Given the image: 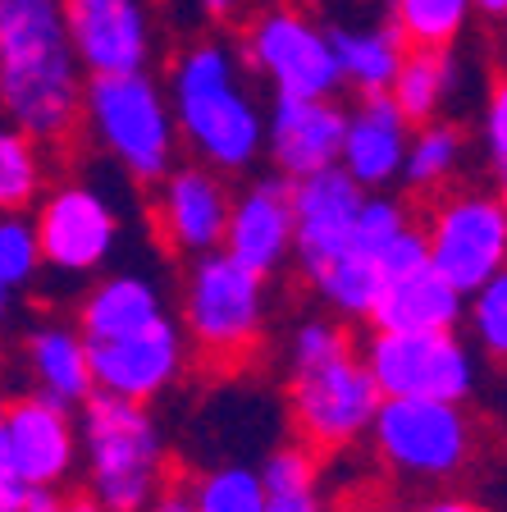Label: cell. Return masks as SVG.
<instances>
[{
	"instance_id": "6da1fadb",
	"label": "cell",
	"mask_w": 507,
	"mask_h": 512,
	"mask_svg": "<svg viewBox=\"0 0 507 512\" xmlns=\"http://www.w3.org/2000/svg\"><path fill=\"white\" fill-rule=\"evenodd\" d=\"M0 115L42 147L78 138L83 83L60 0H0Z\"/></svg>"
},
{
	"instance_id": "7a4b0ae2",
	"label": "cell",
	"mask_w": 507,
	"mask_h": 512,
	"mask_svg": "<svg viewBox=\"0 0 507 512\" xmlns=\"http://www.w3.org/2000/svg\"><path fill=\"white\" fill-rule=\"evenodd\" d=\"M169 110L179 138L215 174H243L265 151V115L256 106L238 51L224 42H197L174 60Z\"/></svg>"
},
{
	"instance_id": "3957f363",
	"label": "cell",
	"mask_w": 507,
	"mask_h": 512,
	"mask_svg": "<svg viewBox=\"0 0 507 512\" xmlns=\"http://www.w3.org/2000/svg\"><path fill=\"white\" fill-rule=\"evenodd\" d=\"M78 458L106 512H142L165 490V435L147 403L92 394L78 407Z\"/></svg>"
},
{
	"instance_id": "277c9868",
	"label": "cell",
	"mask_w": 507,
	"mask_h": 512,
	"mask_svg": "<svg viewBox=\"0 0 507 512\" xmlns=\"http://www.w3.org/2000/svg\"><path fill=\"white\" fill-rule=\"evenodd\" d=\"M183 339L211 366H247L270 325V279L238 266L229 252L192 256L179 302Z\"/></svg>"
},
{
	"instance_id": "5b68a950",
	"label": "cell",
	"mask_w": 507,
	"mask_h": 512,
	"mask_svg": "<svg viewBox=\"0 0 507 512\" xmlns=\"http://www.w3.org/2000/svg\"><path fill=\"white\" fill-rule=\"evenodd\" d=\"M83 124L133 183H160L179 156L169 96L147 74H92L83 83Z\"/></svg>"
},
{
	"instance_id": "8992f818",
	"label": "cell",
	"mask_w": 507,
	"mask_h": 512,
	"mask_svg": "<svg viewBox=\"0 0 507 512\" xmlns=\"http://www.w3.org/2000/svg\"><path fill=\"white\" fill-rule=\"evenodd\" d=\"M370 444L380 462L402 480L439 485L471 467L476 458V421L466 403H430V398H380L370 421Z\"/></svg>"
},
{
	"instance_id": "52a82bcc",
	"label": "cell",
	"mask_w": 507,
	"mask_h": 512,
	"mask_svg": "<svg viewBox=\"0 0 507 512\" xmlns=\"http://www.w3.org/2000/svg\"><path fill=\"white\" fill-rule=\"evenodd\" d=\"M380 398H430V403H466L476 394V352L457 330L398 334L375 330L361 348Z\"/></svg>"
},
{
	"instance_id": "ba28073f",
	"label": "cell",
	"mask_w": 507,
	"mask_h": 512,
	"mask_svg": "<svg viewBox=\"0 0 507 512\" xmlns=\"http://www.w3.org/2000/svg\"><path fill=\"white\" fill-rule=\"evenodd\" d=\"M375 407L380 389L361 362V348L311 371H288V421L297 444H307L311 453H338L366 439Z\"/></svg>"
},
{
	"instance_id": "9c48e42d",
	"label": "cell",
	"mask_w": 507,
	"mask_h": 512,
	"mask_svg": "<svg viewBox=\"0 0 507 512\" xmlns=\"http://www.w3.org/2000/svg\"><path fill=\"white\" fill-rule=\"evenodd\" d=\"M430 266L457 288L476 293L489 275L507 266V211L494 192L457 188L434 197L421 224Z\"/></svg>"
},
{
	"instance_id": "30bf717a",
	"label": "cell",
	"mask_w": 507,
	"mask_h": 512,
	"mask_svg": "<svg viewBox=\"0 0 507 512\" xmlns=\"http://www.w3.org/2000/svg\"><path fill=\"white\" fill-rule=\"evenodd\" d=\"M243 69L265 74L275 96H334L338 64L325 28L307 19L297 5H265L243 28Z\"/></svg>"
},
{
	"instance_id": "8fae6325",
	"label": "cell",
	"mask_w": 507,
	"mask_h": 512,
	"mask_svg": "<svg viewBox=\"0 0 507 512\" xmlns=\"http://www.w3.org/2000/svg\"><path fill=\"white\" fill-rule=\"evenodd\" d=\"M32 229H37V243H42V266L64 279L101 275L119 243L115 206L92 183L78 179H64L46 197H37Z\"/></svg>"
},
{
	"instance_id": "7c38bea8",
	"label": "cell",
	"mask_w": 507,
	"mask_h": 512,
	"mask_svg": "<svg viewBox=\"0 0 507 512\" xmlns=\"http://www.w3.org/2000/svg\"><path fill=\"white\" fill-rule=\"evenodd\" d=\"M87 357H92L96 394L151 407L165 389L179 384L183 366H188V339H183L179 320L165 311L160 320H151V325H142L133 334L87 343Z\"/></svg>"
},
{
	"instance_id": "4fadbf2b",
	"label": "cell",
	"mask_w": 507,
	"mask_h": 512,
	"mask_svg": "<svg viewBox=\"0 0 507 512\" xmlns=\"http://www.w3.org/2000/svg\"><path fill=\"white\" fill-rule=\"evenodd\" d=\"M0 458L28 485H64L78 471V416L55 398L28 394L5 403L0 421Z\"/></svg>"
},
{
	"instance_id": "5bb4252c",
	"label": "cell",
	"mask_w": 507,
	"mask_h": 512,
	"mask_svg": "<svg viewBox=\"0 0 507 512\" xmlns=\"http://www.w3.org/2000/svg\"><path fill=\"white\" fill-rule=\"evenodd\" d=\"M151 224L169 256H206L220 252L224 224H229V188L206 165H174L160 183H151Z\"/></svg>"
},
{
	"instance_id": "9a60e30c",
	"label": "cell",
	"mask_w": 507,
	"mask_h": 512,
	"mask_svg": "<svg viewBox=\"0 0 507 512\" xmlns=\"http://www.w3.org/2000/svg\"><path fill=\"white\" fill-rule=\"evenodd\" d=\"M348 110L334 96H275L265 115V156L279 179L297 183L320 170H334L343 151Z\"/></svg>"
},
{
	"instance_id": "2e32d148",
	"label": "cell",
	"mask_w": 507,
	"mask_h": 512,
	"mask_svg": "<svg viewBox=\"0 0 507 512\" xmlns=\"http://www.w3.org/2000/svg\"><path fill=\"white\" fill-rule=\"evenodd\" d=\"M64 32L87 74H142L151 28L142 0H60Z\"/></svg>"
},
{
	"instance_id": "e0dca14e",
	"label": "cell",
	"mask_w": 507,
	"mask_h": 512,
	"mask_svg": "<svg viewBox=\"0 0 507 512\" xmlns=\"http://www.w3.org/2000/svg\"><path fill=\"white\" fill-rule=\"evenodd\" d=\"M220 252H229L238 266L256 275H279L293 261V183L279 174L247 183L229 202Z\"/></svg>"
},
{
	"instance_id": "ac0fdd59",
	"label": "cell",
	"mask_w": 507,
	"mask_h": 512,
	"mask_svg": "<svg viewBox=\"0 0 507 512\" xmlns=\"http://www.w3.org/2000/svg\"><path fill=\"white\" fill-rule=\"evenodd\" d=\"M361 202H366V188H357L338 165L293 183V256L302 279L348 252Z\"/></svg>"
},
{
	"instance_id": "d6986e66",
	"label": "cell",
	"mask_w": 507,
	"mask_h": 512,
	"mask_svg": "<svg viewBox=\"0 0 507 512\" xmlns=\"http://www.w3.org/2000/svg\"><path fill=\"white\" fill-rule=\"evenodd\" d=\"M412 142V124L398 115L389 92L357 96L343 124V151H338V170L348 174L357 188L380 192L402 174V156Z\"/></svg>"
},
{
	"instance_id": "ffe728a7",
	"label": "cell",
	"mask_w": 507,
	"mask_h": 512,
	"mask_svg": "<svg viewBox=\"0 0 507 512\" xmlns=\"http://www.w3.org/2000/svg\"><path fill=\"white\" fill-rule=\"evenodd\" d=\"M466 293H457L439 270L425 261L416 270L384 279L380 298L370 307V330H398V334H425V330H462Z\"/></svg>"
},
{
	"instance_id": "44dd1931",
	"label": "cell",
	"mask_w": 507,
	"mask_h": 512,
	"mask_svg": "<svg viewBox=\"0 0 507 512\" xmlns=\"http://www.w3.org/2000/svg\"><path fill=\"white\" fill-rule=\"evenodd\" d=\"M23 371H28L37 394L55 398L64 407H83L96 394L87 339L69 320H37L23 334Z\"/></svg>"
},
{
	"instance_id": "7402d4cb",
	"label": "cell",
	"mask_w": 507,
	"mask_h": 512,
	"mask_svg": "<svg viewBox=\"0 0 507 512\" xmlns=\"http://www.w3.org/2000/svg\"><path fill=\"white\" fill-rule=\"evenodd\" d=\"M160 316H165V298H160L156 279L133 275V270H110L83 293L74 325L87 343H101L142 330V325H151Z\"/></svg>"
},
{
	"instance_id": "603a6c76",
	"label": "cell",
	"mask_w": 507,
	"mask_h": 512,
	"mask_svg": "<svg viewBox=\"0 0 507 512\" xmlns=\"http://www.w3.org/2000/svg\"><path fill=\"white\" fill-rule=\"evenodd\" d=\"M325 37H329V51H334L338 78L357 87V96L389 92L393 74H398V64H402V51H407L389 23H375V28L334 23Z\"/></svg>"
},
{
	"instance_id": "cb8c5ba5",
	"label": "cell",
	"mask_w": 507,
	"mask_h": 512,
	"mask_svg": "<svg viewBox=\"0 0 507 512\" xmlns=\"http://www.w3.org/2000/svg\"><path fill=\"white\" fill-rule=\"evenodd\" d=\"M457 83V64L453 51H430V46H407L402 51L398 74L389 83V101L398 106V115L407 119L412 128L439 119L448 92Z\"/></svg>"
},
{
	"instance_id": "d4e9b609",
	"label": "cell",
	"mask_w": 507,
	"mask_h": 512,
	"mask_svg": "<svg viewBox=\"0 0 507 512\" xmlns=\"http://www.w3.org/2000/svg\"><path fill=\"white\" fill-rule=\"evenodd\" d=\"M466 156V128L453 119H430V124L412 128V142H407V156H402V174L412 192H444L453 183V174L462 170Z\"/></svg>"
},
{
	"instance_id": "484cf974",
	"label": "cell",
	"mask_w": 507,
	"mask_h": 512,
	"mask_svg": "<svg viewBox=\"0 0 507 512\" xmlns=\"http://www.w3.org/2000/svg\"><path fill=\"white\" fill-rule=\"evenodd\" d=\"M307 284L316 288L320 302L338 320H370V307H375V298L384 288V270H380V256L343 252L329 266H320Z\"/></svg>"
},
{
	"instance_id": "4316f807",
	"label": "cell",
	"mask_w": 507,
	"mask_h": 512,
	"mask_svg": "<svg viewBox=\"0 0 507 512\" xmlns=\"http://www.w3.org/2000/svg\"><path fill=\"white\" fill-rule=\"evenodd\" d=\"M261 485H265V512H325L320 503V467L316 453L307 444H279L265 453L261 467Z\"/></svg>"
},
{
	"instance_id": "83f0119b",
	"label": "cell",
	"mask_w": 507,
	"mask_h": 512,
	"mask_svg": "<svg viewBox=\"0 0 507 512\" xmlns=\"http://www.w3.org/2000/svg\"><path fill=\"white\" fill-rule=\"evenodd\" d=\"M471 19V0H393L389 28L402 46H430V51H453Z\"/></svg>"
},
{
	"instance_id": "f1b7e54d",
	"label": "cell",
	"mask_w": 507,
	"mask_h": 512,
	"mask_svg": "<svg viewBox=\"0 0 507 512\" xmlns=\"http://www.w3.org/2000/svg\"><path fill=\"white\" fill-rule=\"evenodd\" d=\"M42 188H46L42 142L28 138L14 124H0V215L32 211Z\"/></svg>"
},
{
	"instance_id": "f546056e",
	"label": "cell",
	"mask_w": 507,
	"mask_h": 512,
	"mask_svg": "<svg viewBox=\"0 0 507 512\" xmlns=\"http://www.w3.org/2000/svg\"><path fill=\"white\" fill-rule=\"evenodd\" d=\"M192 512H265L261 471L247 462H220L188 485Z\"/></svg>"
},
{
	"instance_id": "4dcf8cb0",
	"label": "cell",
	"mask_w": 507,
	"mask_h": 512,
	"mask_svg": "<svg viewBox=\"0 0 507 512\" xmlns=\"http://www.w3.org/2000/svg\"><path fill=\"white\" fill-rule=\"evenodd\" d=\"M462 325L471 330L476 348L489 362L507 366V266L498 275H489L476 293H466V316Z\"/></svg>"
},
{
	"instance_id": "1f68e13d",
	"label": "cell",
	"mask_w": 507,
	"mask_h": 512,
	"mask_svg": "<svg viewBox=\"0 0 507 512\" xmlns=\"http://www.w3.org/2000/svg\"><path fill=\"white\" fill-rule=\"evenodd\" d=\"M42 243H37V229H32L28 211H10L0 215V284L19 293V288L37 284L42 275Z\"/></svg>"
},
{
	"instance_id": "d6a6232c",
	"label": "cell",
	"mask_w": 507,
	"mask_h": 512,
	"mask_svg": "<svg viewBox=\"0 0 507 512\" xmlns=\"http://www.w3.org/2000/svg\"><path fill=\"white\" fill-rule=\"evenodd\" d=\"M357 352V339L338 316H307L288 339V371H311V366H325L334 357H348Z\"/></svg>"
},
{
	"instance_id": "836d02e7",
	"label": "cell",
	"mask_w": 507,
	"mask_h": 512,
	"mask_svg": "<svg viewBox=\"0 0 507 512\" xmlns=\"http://www.w3.org/2000/svg\"><path fill=\"white\" fill-rule=\"evenodd\" d=\"M412 224L416 220L407 215V206H402L398 197H389V192H366V202H361V211H357V224H352L348 252L380 256L384 247H389L402 229H412Z\"/></svg>"
},
{
	"instance_id": "e575fe53",
	"label": "cell",
	"mask_w": 507,
	"mask_h": 512,
	"mask_svg": "<svg viewBox=\"0 0 507 512\" xmlns=\"http://www.w3.org/2000/svg\"><path fill=\"white\" fill-rule=\"evenodd\" d=\"M485 151L494 165H507V74L489 83V96H485Z\"/></svg>"
},
{
	"instance_id": "d590c367",
	"label": "cell",
	"mask_w": 507,
	"mask_h": 512,
	"mask_svg": "<svg viewBox=\"0 0 507 512\" xmlns=\"http://www.w3.org/2000/svg\"><path fill=\"white\" fill-rule=\"evenodd\" d=\"M28 480L10 467V462L0 458V512H23V499H28Z\"/></svg>"
},
{
	"instance_id": "8d00e7d4",
	"label": "cell",
	"mask_w": 507,
	"mask_h": 512,
	"mask_svg": "<svg viewBox=\"0 0 507 512\" xmlns=\"http://www.w3.org/2000/svg\"><path fill=\"white\" fill-rule=\"evenodd\" d=\"M23 512H64L60 485H32L28 499H23Z\"/></svg>"
},
{
	"instance_id": "74e56055",
	"label": "cell",
	"mask_w": 507,
	"mask_h": 512,
	"mask_svg": "<svg viewBox=\"0 0 507 512\" xmlns=\"http://www.w3.org/2000/svg\"><path fill=\"white\" fill-rule=\"evenodd\" d=\"M142 512H192V499H188V490H169L165 485V490H160Z\"/></svg>"
},
{
	"instance_id": "f35d334b",
	"label": "cell",
	"mask_w": 507,
	"mask_h": 512,
	"mask_svg": "<svg viewBox=\"0 0 507 512\" xmlns=\"http://www.w3.org/2000/svg\"><path fill=\"white\" fill-rule=\"evenodd\" d=\"M416 512H485V508H480V503H471V499H457V494H439V499L421 503Z\"/></svg>"
},
{
	"instance_id": "ab89813d",
	"label": "cell",
	"mask_w": 507,
	"mask_h": 512,
	"mask_svg": "<svg viewBox=\"0 0 507 512\" xmlns=\"http://www.w3.org/2000/svg\"><path fill=\"white\" fill-rule=\"evenodd\" d=\"M201 10L211 14L215 23H229V19H238V10H243V0H201Z\"/></svg>"
},
{
	"instance_id": "60d3db41",
	"label": "cell",
	"mask_w": 507,
	"mask_h": 512,
	"mask_svg": "<svg viewBox=\"0 0 507 512\" xmlns=\"http://www.w3.org/2000/svg\"><path fill=\"white\" fill-rule=\"evenodd\" d=\"M471 10L489 23H507V0H471Z\"/></svg>"
},
{
	"instance_id": "b9f144b4",
	"label": "cell",
	"mask_w": 507,
	"mask_h": 512,
	"mask_svg": "<svg viewBox=\"0 0 507 512\" xmlns=\"http://www.w3.org/2000/svg\"><path fill=\"white\" fill-rule=\"evenodd\" d=\"M64 512H106L92 494H74V499H64Z\"/></svg>"
},
{
	"instance_id": "7bdbcfd3",
	"label": "cell",
	"mask_w": 507,
	"mask_h": 512,
	"mask_svg": "<svg viewBox=\"0 0 507 512\" xmlns=\"http://www.w3.org/2000/svg\"><path fill=\"white\" fill-rule=\"evenodd\" d=\"M10 302H14V293H10L5 284H0V330L10 325Z\"/></svg>"
},
{
	"instance_id": "ee69618b",
	"label": "cell",
	"mask_w": 507,
	"mask_h": 512,
	"mask_svg": "<svg viewBox=\"0 0 507 512\" xmlns=\"http://www.w3.org/2000/svg\"><path fill=\"white\" fill-rule=\"evenodd\" d=\"M494 197H498V206L507 211V165H498V183H494Z\"/></svg>"
},
{
	"instance_id": "f6af8a7d",
	"label": "cell",
	"mask_w": 507,
	"mask_h": 512,
	"mask_svg": "<svg viewBox=\"0 0 507 512\" xmlns=\"http://www.w3.org/2000/svg\"><path fill=\"white\" fill-rule=\"evenodd\" d=\"M288 5H297V10H320L325 0H288Z\"/></svg>"
},
{
	"instance_id": "bcb514c9",
	"label": "cell",
	"mask_w": 507,
	"mask_h": 512,
	"mask_svg": "<svg viewBox=\"0 0 507 512\" xmlns=\"http://www.w3.org/2000/svg\"><path fill=\"white\" fill-rule=\"evenodd\" d=\"M5 403H10V398H5V389H0V421H5Z\"/></svg>"
}]
</instances>
